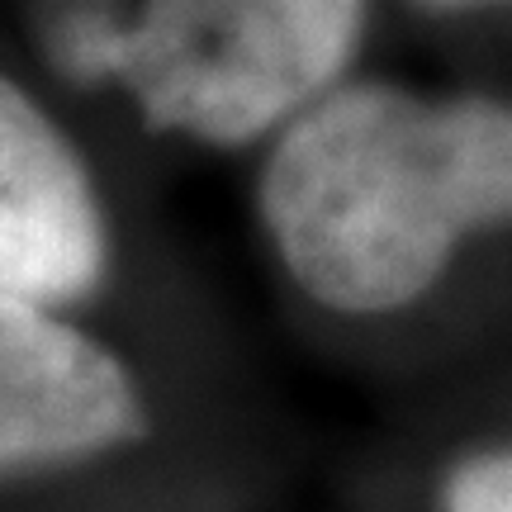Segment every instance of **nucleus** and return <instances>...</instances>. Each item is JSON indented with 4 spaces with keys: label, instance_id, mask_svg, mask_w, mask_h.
<instances>
[{
    "label": "nucleus",
    "instance_id": "nucleus-3",
    "mask_svg": "<svg viewBox=\"0 0 512 512\" xmlns=\"http://www.w3.org/2000/svg\"><path fill=\"white\" fill-rule=\"evenodd\" d=\"M147 432L133 370L57 304L0 290V484L110 456Z\"/></svg>",
    "mask_w": 512,
    "mask_h": 512
},
{
    "label": "nucleus",
    "instance_id": "nucleus-5",
    "mask_svg": "<svg viewBox=\"0 0 512 512\" xmlns=\"http://www.w3.org/2000/svg\"><path fill=\"white\" fill-rule=\"evenodd\" d=\"M441 512H512V446L460 460L441 484Z\"/></svg>",
    "mask_w": 512,
    "mask_h": 512
},
{
    "label": "nucleus",
    "instance_id": "nucleus-1",
    "mask_svg": "<svg viewBox=\"0 0 512 512\" xmlns=\"http://www.w3.org/2000/svg\"><path fill=\"white\" fill-rule=\"evenodd\" d=\"M261 219L323 309H408L470 233L512 219V105L337 81L280 128Z\"/></svg>",
    "mask_w": 512,
    "mask_h": 512
},
{
    "label": "nucleus",
    "instance_id": "nucleus-6",
    "mask_svg": "<svg viewBox=\"0 0 512 512\" xmlns=\"http://www.w3.org/2000/svg\"><path fill=\"white\" fill-rule=\"evenodd\" d=\"M427 5H441V10H470V5H512V0H427Z\"/></svg>",
    "mask_w": 512,
    "mask_h": 512
},
{
    "label": "nucleus",
    "instance_id": "nucleus-2",
    "mask_svg": "<svg viewBox=\"0 0 512 512\" xmlns=\"http://www.w3.org/2000/svg\"><path fill=\"white\" fill-rule=\"evenodd\" d=\"M366 0H147L128 24H81L62 48L119 81L152 128L209 147L252 143L337 86Z\"/></svg>",
    "mask_w": 512,
    "mask_h": 512
},
{
    "label": "nucleus",
    "instance_id": "nucleus-4",
    "mask_svg": "<svg viewBox=\"0 0 512 512\" xmlns=\"http://www.w3.org/2000/svg\"><path fill=\"white\" fill-rule=\"evenodd\" d=\"M110 271V223L67 133L0 76V290L76 304Z\"/></svg>",
    "mask_w": 512,
    "mask_h": 512
}]
</instances>
